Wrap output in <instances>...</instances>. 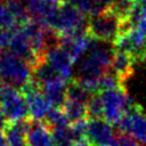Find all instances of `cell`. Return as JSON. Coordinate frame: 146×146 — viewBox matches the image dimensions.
<instances>
[{"label":"cell","mask_w":146,"mask_h":146,"mask_svg":"<svg viewBox=\"0 0 146 146\" xmlns=\"http://www.w3.org/2000/svg\"><path fill=\"white\" fill-rule=\"evenodd\" d=\"M114 48L112 43L91 39L90 44L83 56L75 63L76 80L97 79L111 71Z\"/></svg>","instance_id":"obj_1"},{"label":"cell","mask_w":146,"mask_h":146,"mask_svg":"<svg viewBox=\"0 0 146 146\" xmlns=\"http://www.w3.org/2000/svg\"><path fill=\"white\" fill-rule=\"evenodd\" d=\"M130 29L131 26L127 22L107 9L99 15L88 18L86 32L94 40L113 44L122 33H125Z\"/></svg>","instance_id":"obj_2"},{"label":"cell","mask_w":146,"mask_h":146,"mask_svg":"<svg viewBox=\"0 0 146 146\" xmlns=\"http://www.w3.org/2000/svg\"><path fill=\"white\" fill-rule=\"evenodd\" d=\"M88 24L87 16L74 5H60L55 17L52 18L49 30L59 38L74 36L86 33Z\"/></svg>","instance_id":"obj_3"},{"label":"cell","mask_w":146,"mask_h":146,"mask_svg":"<svg viewBox=\"0 0 146 146\" xmlns=\"http://www.w3.org/2000/svg\"><path fill=\"white\" fill-rule=\"evenodd\" d=\"M33 79V68L25 60L8 52L0 54V80L16 89L25 88Z\"/></svg>","instance_id":"obj_4"},{"label":"cell","mask_w":146,"mask_h":146,"mask_svg":"<svg viewBox=\"0 0 146 146\" xmlns=\"http://www.w3.org/2000/svg\"><path fill=\"white\" fill-rule=\"evenodd\" d=\"M98 94L100 96L103 106V119L111 125H117L122 116L133 104L127 91V88L121 87L114 90L102 91Z\"/></svg>","instance_id":"obj_5"},{"label":"cell","mask_w":146,"mask_h":146,"mask_svg":"<svg viewBox=\"0 0 146 146\" xmlns=\"http://www.w3.org/2000/svg\"><path fill=\"white\" fill-rule=\"evenodd\" d=\"M0 111L9 122L26 120L29 108L23 92L0 80Z\"/></svg>","instance_id":"obj_6"},{"label":"cell","mask_w":146,"mask_h":146,"mask_svg":"<svg viewBox=\"0 0 146 146\" xmlns=\"http://www.w3.org/2000/svg\"><path fill=\"white\" fill-rule=\"evenodd\" d=\"M117 131L133 138L139 146H146V113L138 104H132L117 123Z\"/></svg>","instance_id":"obj_7"},{"label":"cell","mask_w":146,"mask_h":146,"mask_svg":"<svg viewBox=\"0 0 146 146\" xmlns=\"http://www.w3.org/2000/svg\"><path fill=\"white\" fill-rule=\"evenodd\" d=\"M22 90L27 104L29 114L31 119L33 121H43L52 108V105L44 96L41 88L32 80Z\"/></svg>","instance_id":"obj_8"},{"label":"cell","mask_w":146,"mask_h":146,"mask_svg":"<svg viewBox=\"0 0 146 146\" xmlns=\"http://www.w3.org/2000/svg\"><path fill=\"white\" fill-rule=\"evenodd\" d=\"M32 21L49 30L60 3L57 0H21Z\"/></svg>","instance_id":"obj_9"},{"label":"cell","mask_w":146,"mask_h":146,"mask_svg":"<svg viewBox=\"0 0 146 146\" xmlns=\"http://www.w3.org/2000/svg\"><path fill=\"white\" fill-rule=\"evenodd\" d=\"M43 60L57 73V75L66 82L71 81L74 62L68 52L58 43L50 47L44 54Z\"/></svg>","instance_id":"obj_10"},{"label":"cell","mask_w":146,"mask_h":146,"mask_svg":"<svg viewBox=\"0 0 146 146\" xmlns=\"http://www.w3.org/2000/svg\"><path fill=\"white\" fill-rule=\"evenodd\" d=\"M114 135L115 131L113 125H111L104 119L88 120L86 139L91 146H110Z\"/></svg>","instance_id":"obj_11"},{"label":"cell","mask_w":146,"mask_h":146,"mask_svg":"<svg viewBox=\"0 0 146 146\" xmlns=\"http://www.w3.org/2000/svg\"><path fill=\"white\" fill-rule=\"evenodd\" d=\"M136 64L135 58L125 52L114 50L112 63H111V71L119 78L122 84H124L133 73V65Z\"/></svg>","instance_id":"obj_12"},{"label":"cell","mask_w":146,"mask_h":146,"mask_svg":"<svg viewBox=\"0 0 146 146\" xmlns=\"http://www.w3.org/2000/svg\"><path fill=\"white\" fill-rule=\"evenodd\" d=\"M27 146H54L51 129L43 121H31L26 135Z\"/></svg>","instance_id":"obj_13"},{"label":"cell","mask_w":146,"mask_h":146,"mask_svg":"<svg viewBox=\"0 0 146 146\" xmlns=\"http://www.w3.org/2000/svg\"><path fill=\"white\" fill-rule=\"evenodd\" d=\"M67 83L60 78H57L55 80H51L42 86H40L42 92L44 96L48 98L52 107L56 108H62L63 105L65 104L67 96H66V89H67Z\"/></svg>","instance_id":"obj_14"},{"label":"cell","mask_w":146,"mask_h":146,"mask_svg":"<svg viewBox=\"0 0 146 146\" xmlns=\"http://www.w3.org/2000/svg\"><path fill=\"white\" fill-rule=\"evenodd\" d=\"M30 125L31 121L27 119L17 122H10L3 130L7 146H27L26 135Z\"/></svg>","instance_id":"obj_15"},{"label":"cell","mask_w":146,"mask_h":146,"mask_svg":"<svg viewBox=\"0 0 146 146\" xmlns=\"http://www.w3.org/2000/svg\"><path fill=\"white\" fill-rule=\"evenodd\" d=\"M62 111L64 112L67 121L70 124L75 123L81 120L88 119L87 115V104L74 102L71 99H66L65 104L62 107Z\"/></svg>","instance_id":"obj_16"},{"label":"cell","mask_w":146,"mask_h":146,"mask_svg":"<svg viewBox=\"0 0 146 146\" xmlns=\"http://www.w3.org/2000/svg\"><path fill=\"white\" fill-rule=\"evenodd\" d=\"M66 96H67V99L79 102V103H83V104L88 105V102L90 100L92 95L90 92H88L86 89H83L75 80H71L67 83Z\"/></svg>","instance_id":"obj_17"},{"label":"cell","mask_w":146,"mask_h":146,"mask_svg":"<svg viewBox=\"0 0 146 146\" xmlns=\"http://www.w3.org/2000/svg\"><path fill=\"white\" fill-rule=\"evenodd\" d=\"M135 8V0H113L111 7L108 8L121 19L128 23V19Z\"/></svg>","instance_id":"obj_18"},{"label":"cell","mask_w":146,"mask_h":146,"mask_svg":"<svg viewBox=\"0 0 146 146\" xmlns=\"http://www.w3.org/2000/svg\"><path fill=\"white\" fill-rule=\"evenodd\" d=\"M54 146H72L74 143V137L70 129V125L60 127L51 130Z\"/></svg>","instance_id":"obj_19"},{"label":"cell","mask_w":146,"mask_h":146,"mask_svg":"<svg viewBox=\"0 0 146 146\" xmlns=\"http://www.w3.org/2000/svg\"><path fill=\"white\" fill-rule=\"evenodd\" d=\"M124 87V84L121 83L119 78L112 72H107L105 75H103L99 79V92L102 91H108V90H114L117 88Z\"/></svg>","instance_id":"obj_20"},{"label":"cell","mask_w":146,"mask_h":146,"mask_svg":"<svg viewBox=\"0 0 146 146\" xmlns=\"http://www.w3.org/2000/svg\"><path fill=\"white\" fill-rule=\"evenodd\" d=\"M21 27L14 16L10 14L6 3H0V29L2 30H17Z\"/></svg>","instance_id":"obj_21"},{"label":"cell","mask_w":146,"mask_h":146,"mask_svg":"<svg viewBox=\"0 0 146 146\" xmlns=\"http://www.w3.org/2000/svg\"><path fill=\"white\" fill-rule=\"evenodd\" d=\"M88 120L90 119H103V106L99 94H94L87 105Z\"/></svg>","instance_id":"obj_22"},{"label":"cell","mask_w":146,"mask_h":146,"mask_svg":"<svg viewBox=\"0 0 146 146\" xmlns=\"http://www.w3.org/2000/svg\"><path fill=\"white\" fill-rule=\"evenodd\" d=\"M110 146H139V144L130 136L120 131H115L114 138Z\"/></svg>","instance_id":"obj_23"},{"label":"cell","mask_w":146,"mask_h":146,"mask_svg":"<svg viewBox=\"0 0 146 146\" xmlns=\"http://www.w3.org/2000/svg\"><path fill=\"white\" fill-rule=\"evenodd\" d=\"M135 6L143 13L144 16H146V0H135Z\"/></svg>","instance_id":"obj_24"},{"label":"cell","mask_w":146,"mask_h":146,"mask_svg":"<svg viewBox=\"0 0 146 146\" xmlns=\"http://www.w3.org/2000/svg\"><path fill=\"white\" fill-rule=\"evenodd\" d=\"M9 123H10V122L7 120V117H6V116L2 114V112L0 111V130L3 131V130L7 128V125H8Z\"/></svg>","instance_id":"obj_25"},{"label":"cell","mask_w":146,"mask_h":146,"mask_svg":"<svg viewBox=\"0 0 146 146\" xmlns=\"http://www.w3.org/2000/svg\"><path fill=\"white\" fill-rule=\"evenodd\" d=\"M72 146H91V145L89 144V141H88V140L86 139V137H84V138H81V139L75 140Z\"/></svg>","instance_id":"obj_26"},{"label":"cell","mask_w":146,"mask_h":146,"mask_svg":"<svg viewBox=\"0 0 146 146\" xmlns=\"http://www.w3.org/2000/svg\"><path fill=\"white\" fill-rule=\"evenodd\" d=\"M0 146H7L6 144V139H5V135H3V131L0 130Z\"/></svg>","instance_id":"obj_27"},{"label":"cell","mask_w":146,"mask_h":146,"mask_svg":"<svg viewBox=\"0 0 146 146\" xmlns=\"http://www.w3.org/2000/svg\"><path fill=\"white\" fill-rule=\"evenodd\" d=\"M60 5H66V3H73L74 0H57Z\"/></svg>","instance_id":"obj_28"}]
</instances>
